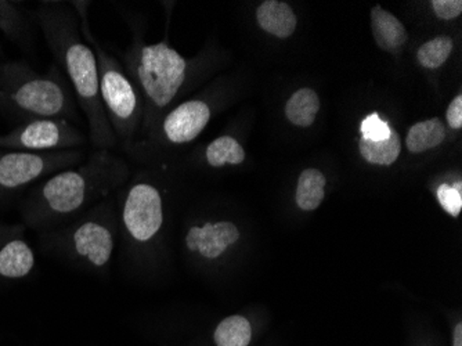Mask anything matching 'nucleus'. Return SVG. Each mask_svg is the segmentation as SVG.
<instances>
[{
	"label": "nucleus",
	"instance_id": "obj_2",
	"mask_svg": "<svg viewBox=\"0 0 462 346\" xmlns=\"http://www.w3.org/2000/svg\"><path fill=\"white\" fill-rule=\"evenodd\" d=\"M56 64L66 75L87 118L89 143L95 150L118 147L106 117L98 85L97 60L80 33L79 20L69 2H42L33 13Z\"/></svg>",
	"mask_w": 462,
	"mask_h": 346
},
{
	"label": "nucleus",
	"instance_id": "obj_19",
	"mask_svg": "<svg viewBox=\"0 0 462 346\" xmlns=\"http://www.w3.org/2000/svg\"><path fill=\"white\" fill-rule=\"evenodd\" d=\"M446 129L439 118L428 119L412 125L407 135V147L414 154L438 147L445 140Z\"/></svg>",
	"mask_w": 462,
	"mask_h": 346
},
{
	"label": "nucleus",
	"instance_id": "obj_26",
	"mask_svg": "<svg viewBox=\"0 0 462 346\" xmlns=\"http://www.w3.org/2000/svg\"><path fill=\"white\" fill-rule=\"evenodd\" d=\"M448 122L453 129L462 126V96H457L448 108Z\"/></svg>",
	"mask_w": 462,
	"mask_h": 346
},
{
	"label": "nucleus",
	"instance_id": "obj_21",
	"mask_svg": "<svg viewBox=\"0 0 462 346\" xmlns=\"http://www.w3.org/2000/svg\"><path fill=\"white\" fill-rule=\"evenodd\" d=\"M401 137L399 134L392 129L391 136L381 142H371V140H360V153L367 163L375 165L389 166L401 155Z\"/></svg>",
	"mask_w": 462,
	"mask_h": 346
},
{
	"label": "nucleus",
	"instance_id": "obj_22",
	"mask_svg": "<svg viewBox=\"0 0 462 346\" xmlns=\"http://www.w3.org/2000/svg\"><path fill=\"white\" fill-rule=\"evenodd\" d=\"M453 39L448 36H438L427 42L418 51V61L425 69L435 70L442 67L453 51Z\"/></svg>",
	"mask_w": 462,
	"mask_h": 346
},
{
	"label": "nucleus",
	"instance_id": "obj_13",
	"mask_svg": "<svg viewBox=\"0 0 462 346\" xmlns=\"http://www.w3.org/2000/svg\"><path fill=\"white\" fill-rule=\"evenodd\" d=\"M259 27L277 38H288L297 28V15L290 5L279 0H266L256 9Z\"/></svg>",
	"mask_w": 462,
	"mask_h": 346
},
{
	"label": "nucleus",
	"instance_id": "obj_5",
	"mask_svg": "<svg viewBox=\"0 0 462 346\" xmlns=\"http://www.w3.org/2000/svg\"><path fill=\"white\" fill-rule=\"evenodd\" d=\"M118 59L142 96V134L145 136L161 111L178 98L190 80L191 61L171 48L168 42L147 45L137 33L126 51H119Z\"/></svg>",
	"mask_w": 462,
	"mask_h": 346
},
{
	"label": "nucleus",
	"instance_id": "obj_25",
	"mask_svg": "<svg viewBox=\"0 0 462 346\" xmlns=\"http://www.w3.org/2000/svg\"><path fill=\"white\" fill-rule=\"evenodd\" d=\"M433 12L442 20H453L462 12L461 0H433Z\"/></svg>",
	"mask_w": 462,
	"mask_h": 346
},
{
	"label": "nucleus",
	"instance_id": "obj_20",
	"mask_svg": "<svg viewBox=\"0 0 462 346\" xmlns=\"http://www.w3.org/2000/svg\"><path fill=\"white\" fill-rule=\"evenodd\" d=\"M320 110V98L311 89H300L293 93L285 106L288 121L297 126H310Z\"/></svg>",
	"mask_w": 462,
	"mask_h": 346
},
{
	"label": "nucleus",
	"instance_id": "obj_18",
	"mask_svg": "<svg viewBox=\"0 0 462 346\" xmlns=\"http://www.w3.org/2000/svg\"><path fill=\"white\" fill-rule=\"evenodd\" d=\"M326 176L319 169H306L298 181L297 205L305 212L318 210L326 197Z\"/></svg>",
	"mask_w": 462,
	"mask_h": 346
},
{
	"label": "nucleus",
	"instance_id": "obj_3",
	"mask_svg": "<svg viewBox=\"0 0 462 346\" xmlns=\"http://www.w3.org/2000/svg\"><path fill=\"white\" fill-rule=\"evenodd\" d=\"M118 241L116 192L69 222L39 231L42 251L79 272L98 277L110 272Z\"/></svg>",
	"mask_w": 462,
	"mask_h": 346
},
{
	"label": "nucleus",
	"instance_id": "obj_27",
	"mask_svg": "<svg viewBox=\"0 0 462 346\" xmlns=\"http://www.w3.org/2000/svg\"><path fill=\"white\" fill-rule=\"evenodd\" d=\"M451 346H462V323H457L451 332Z\"/></svg>",
	"mask_w": 462,
	"mask_h": 346
},
{
	"label": "nucleus",
	"instance_id": "obj_14",
	"mask_svg": "<svg viewBox=\"0 0 462 346\" xmlns=\"http://www.w3.org/2000/svg\"><path fill=\"white\" fill-rule=\"evenodd\" d=\"M255 338L254 322L246 314H230L217 323L211 335L212 346H251Z\"/></svg>",
	"mask_w": 462,
	"mask_h": 346
},
{
	"label": "nucleus",
	"instance_id": "obj_15",
	"mask_svg": "<svg viewBox=\"0 0 462 346\" xmlns=\"http://www.w3.org/2000/svg\"><path fill=\"white\" fill-rule=\"evenodd\" d=\"M371 27L376 45L383 51H394L407 41V31L399 18L386 12L381 6L371 10Z\"/></svg>",
	"mask_w": 462,
	"mask_h": 346
},
{
	"label": "nucleus",
	"instance_id": "obj_7",
	"mask_svg": "<svg viewBox=\"0 0 462 346\" xmlns=\"http://www.w3.org/2000/svg\"><path fill=\"white\" fill-rule=\"evenodd\" d=\"M116 201L121 255L132 267H144L165 226L162 190L144 175H137L116 192Z\"/></svg>",
	"mask_w": 462,
	"mask_h": 346
},
{
	"label": "nucleus",
	"instance_id": "obj_24",
	"mask_svg": "<svg viewBox=\"0 0 462 346\" xmlns=\"http://www.w3.org/2000/svg\"><path fill=\"white\" fill-rule=\"evenodd\" d=\"M391 126L385 121H383L378 114H371L363 121V139L371 140V142H381V140L388 139L391 136Z\"/></svg>",
	"mask_w": 462,
	"mask_h": 346
},
{
	"label": "nucleus",
	"instance_id": "obj_23",
	"mask_svg": "<svg viewBox=\"0 0 462 346\" xmlns=\"http://www.w3.org/2000/svg\"><path fill=\"white\" fill-rule=\"evenodd\" d=\"M439 204L448 215L457 218L462 210V183L457 182L454 184H440L436 192Z\"/></svg>",
	"mask_w": 462,
	"mask_h": 346
},
{
	"label": "nucleus",
	"instance_id": "obj_6",
	"mask_svg": "<svg viewBox=\"0 0 462 346\" xmlns=\"http://www.w3.org/2000/svg\"><path fill=\"white\" fill-rule=\"evenodd\" d=\"M69 4L77 13L83 39L93 49L97 60L98 85L106 117L113 127L118 147L129 153L142 132L144 114L142 96L126 74L121 60L107 48H104L101 42L93 35L89 21L90 2L74 0Z\"/></svg>",
	"mask_w": 462,
	"mask_h": 346
},
{
	"label": "nucleus",
	"instance_id": "obj_28",
	"mask_svg": "<svg viewBox=\"0 0 462 346\" xmlns=\"http://www.w3.org/2000/svg\"><path fill=\"white\" fill-rule=\"evenodd\" d=\"M0 53H2V45H0Z\"/></svg>",
	"mask_w": 462,
	"mask_h": 346
},
{
	"label": "nucleus",
	"instance_id": "obj_10",
	"mask_svg": "<svg viewBox=\"0 0 462 346\" xmlns=\"http://www.w3.org/2000/svg\"><path fill=\"white\" fill-rule=\"evenodd\" d=\"M243 240V231L230 220L191 223L184 234V248L199 262L214 265L230 257Z\"/></svg>",
	"mask_w": 462,
	"mask_h": 346
},
{
	"label": "nucleus",
	"instance_id": "obj_4",
	"mask_svg": "<svg viewBox=\"0 0 462 346\" xmlns=\"http://www.w3.org/2000/svg\"><path fill=\"white\" fill-rule=\"evenodd\" d=\"M78 108L71 85L57 64L45 74L24 61L0 66V113L20 124L46 118L78 121Z\"/></svg>",
	"mask_w": 462,
	"mask_h": 346
},
{
	"label": "nucleus",
	"instance_id": "obj_12",
	"mask_svg": "<svg viewBox=\"0 0 462 346\" xmlns=\"http://www.w3.org/2000/svg\"><path fill=\"white\" fill-rule=\"evenodd\" d=\"M25 229L23 223H0V285L27 280L35 272L36 255Z\"/></svg>",
	"mask_w": 462,
	"mask_h": 346
},
{
	"label": "nucleus",
	"instance_id": "obj_8",
	"mask_svg": "<svg viewBox=\"0 0 462 346\" xmlns=\"http://www.w3.org/2000/svg\"><path fill=\"white\" fill-rule=\"evenodd\" d=\"M83 160L82 148L51 153L0 150V205L20 196L28 187L35 186L48 176L79 165Z\"/></svg>",
	"mask_w": 462,
	"mask_h": 346
},
{
	"label": "nucleus",
	"instance_id": "obj_16",
	"mask_svg": "<svg viewBox=\"0 0 462 346\" xmlns=\"http://www.w3.org/2000/svg\"><path fill=\"white\" fill-rule=\"evenodd\" d=\"M245 148L233 135H222L204 148V161L209 168L240 166L245 163Z\"/></svg>",
	"mask_w": 462,
	"mask_h": 346
},
{
	"label": "nucleus",
	"instance_id": "obj_17",
	"mask_svg": "<svg viewBox=\"0 0 462 346\" xmlns=\"http://www.w3.org/2000/svg\"><path fill=\"white\" fill-rule=\"evenodd\" d=\"M0 31L17 45L30 43V24L27 15L15 2L0 0Z\"/></svg>",
	"mask_w": 462,
	"mask_h": 346
},
{
	"label": "nucleus",
	"instance_id": "obj_9",
	"mask_svg": "<svg viewBox=\"0 0 462 346\" xmlns=\"http://www.w3.org/2000/svg\"><path fill=\"white\" fill-rule=\"evenodd\" d=\"M89 137L69 119H32L17 125L12 132L0 135V150L51 153L78 150Z\"/></svg>",
	"mask_w": 462,
	"mask_h": 346
},
{
	"label": "nucleus",
	"instance_id": "obj_1",
	"mask_svg": "<svg viewBox=\"0 0 462 346\" xmlns=\"http://www.w3.org/2000/svg\"><path fill=\"white\" fill-rule=\"evenodd\" d=\"M131 178L126 160L95 150L79 165L62 169L31 187L20 204L23 225L43 231L64 225L114 196Z\"/></svg>",
	"mask_w": 462,
	"mask_h": 346
},
{
	"label": "nucleus",
	"instance_id": "obj_11",
	"mask_svg": "<svg viewBox=\"0 0 462 346\" xmlns=\"http://www.w3.org/2000/svg\"><path fill=\"white\" fill-rule=\"evenodd\" d=\"M212 116H214L212 104L205 98H191L184 101L163 117L160 135L144 137L134 145H149L155 140H161L170 145H189L202 134L208 124L211 122Z\"/></svg>",
	"mask_w": 462,
	"mask_h": 346
}]
</instances>
